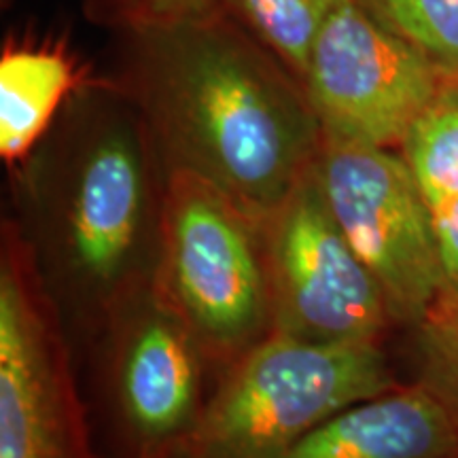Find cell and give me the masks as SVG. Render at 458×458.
Here are the masks:
<instances>
[{
    "label": "cell",
    "mask_w": 458,
    "mask_h": 458,
    "mask_svg": "<svg viewBox=\"0 0 458 458\" xmlns=\"http://www.w3.org/2000/svg\"><path fill=\"white\" fill-rule=\"evenodd\" d=\"M168 170L117 81L79 83L13 165L4 215L79 368L125 300L157 283Z\"/></svg>",
    "instance_id": "6da1fadb"
},
{
    "label": "cell",
    "mask_w": 458,
    "mask_h": 458,
    "mask_svg": "<svg viewBox=\"0 0 458 458\" xmlns=\"http://www.w3.org/2000/svg\"><path fill=\"white\" fill-rule=\"evenodd\" d=\"M114 81L170 172L266 219L317 162L323 130L300 79L223 7L130 28Z\"/></svg>",
    "instance_id": "7a4b0ae2"
},
{
    "label": "cell",
    "mask_w": 458,
    "mask_h": 458,
    "mask_svg": "<svg viewBox=\"0 0 458 458\" xmlns=\"http://www.w3.org/2000/svg\"><path fill=\"white\" fill-rule=\"evenodd\" d=\"M397 385L377 344L329 346L272 334L221 371L176 458H284L327 418Z\"/></svg>",
    "instance_id": "3957f363"
},
{
    "label": "cell",
    "mask_w": 458,
    "mask_h": 458,
    "mask_svg": "<svg viewBox=\"0 0 458 458\" xmlns=\"http://www.w3.org/2000/svg\"><path fill=\"white\" fill-rule=\"evenodd\" d=\"M157 286L219 374L276 334L263 219L187 172L168 174Z\"/></svg>",
    "instance_id": "277c9868"
},
{
    "label": "cell",
    "mask_w": 458,
    "mask_h": 458,
    "mask_svg": "<svg viewBox=\"0 0 458 458\" xmlns=\"http://www.w3.org/2000/svg\"><path fill=\"white\" fill-rule=\"evenodd\" d=\"M122 458H176L219 371L157 283L125 300L88 354Z\"/></svg>",
    "instance_id": "5b68a950"
},
{
    "label": "cell",
    "mask_w": 458,
    "mask_h": 458,
    "mask_svg": "<svg viewBox=\"0 0 458 458\" xmlns=\"http://www.w3.org/2000/svg\"><path fill=\"white\" fill-rule=\"evenodd\" d=\"M79 363L24 246L0 238V458H106L94 444Z\"/></svg>",
    "instance_id": "8992f818"
},
{
    "label": "cell",
    "mask_w": 458,
    "mask_h": 458,
    "mask_svg": "<svg viewBox=\"0 0 458 458\" xmlns=\"http://www.w3.org/2000/svg\"><path fill=\"white\" fill-rule=\"evenodd\" d=\"M314 170L397 327H414L442 293L444 276L427 202L399 148L323 136Z\"/></svg>",
    "instance_id": "52a82bcc"
},
{
    "label": "cell",
    "mask_w": 458,
    "mask_h": 458,
    "mask_svg": "<svg viewBox=\"0 0 458 458\" xmlns=\"http://www.w3.org/2000/svg\"><path fill=\"white\" fill-rule=\"evenodd\" d=\"M263 227L276 334L329 346H382L397 323L331 215L314 165Z\"/></svg>",
    "instance_id": "ba28073f"
},
{
    "label": "cell",
    "mask_w": 458,
    "mask_h": 458,
    "mask_svg": "<svg viewBox=\"0 0 458 458\" xmlns=\"http://www.w3.org/2000/svg\"><path fill=\"white\" fill-rule=\"evenodd\" d=\"M301 85L323 136L399 148L445 79L359 0H337Z\"/></svg>",
    "instance_id": "9c48e42d"
},
{
    "label": "cell",
    "mask_w": 458,
    "mask_h": 458,
    "mask_svg": "<svg viewBox=\"0 0 458 458\" xmlns=\"http://www.w3.org/2000/svg\"><path fill=\"white\" fill-rule=\"evenodd\" d=\"M284 458H458V425L416 382L357 401Z\"/></svg>",
    "instance_id": "30bf717a"
},
{
    "label": "cell",
    "mask_w": 458,
    "mask_h": 458,
    "mask_svg": "<svg viewBox=\"0 0 458 458\" xmlns=\"http://www.w3.org/2000/svg\"><path fill=\"white\" fill-rule=\"evenodd\" d=\"M79 88L62 51L11 47L0 57V157L13 168L47 134Z\"/></svg>",
    "instance_id": "8fae6325"
},
{
    "label": "cell",
    "mask_w": 458,
    "mask_h": 458,
    "mask_svg": "<svg viewBox=\"0 0 458 458\" xmlns=\"http://www.w3.org/2000/svg\"><path fill=\"white\" fill-rule=\"evenodd\" d=\"M399 153L410 165L427 206L458 196V83L445 81L411 123Z\"/></svg>",
    "instance_id": "7c38bea8"
},
{
    "label": "cell",
    "mask_w": 458,
    "mask_h": 458,
    "mask_svg": "<svg viewBox=\"0 0 458 458\" xmlns=\"http://www.w3.org/2000/svg\"><path fill=\"white\" fill-rule=\"evenodd\" d=\"M337 0H221L250 34L303 81L320 28Z\"/></svg>",
    "instance_id": "4fadbf2b"
},
{
    "label": "cell",
    "mask_w": 458,
    "mask_h": 458,
    "mask_svg": "<svg viewBox=\"0 0 458 458\" xmlns=\"http://www.w3.org/2000/svg\"><path fill=\"white\" fill-rule=\"evenodd\" d=\"M371 15L458 83V0H359Z\"/></svg>",
    "instance_id": "5bb4252c"
},
{
    "label": "cell",
    "mask_w": 458,
    "mask_h": 458,
    "mask_svg": "<svg viewBox=\"0 0 458 458\" xmlns=\"http://www.w3.org/2000/svg\"><path fill=\"white\" fill-rule=\"evenodd\" d=\"M414 380L458 425V293L442 291L414 325Z\"/></svg>",
    "instance_id": "9a60e30c"
},
{
    "label": "cell",
    "mask_w": 458,
    "mask_h": 458,
    "mask_svg": "<svg viewBox=\"0 0 458 458\" xmlns=\"http://www.w3.org/2000/svg\"><path fill=\"white\" fill-rule=\"evenodd\" d=\"M125 30L181 20L221 7V0H100Z\"/></svg>",
    "instance_id": "2e32d148"
},
{
    "label": "cell",
    "mask_w": 458,
    "mask_h": 458,
    "mask_svg": "<svg viewBox=\"0 0 458 458\" xmlns=\"http://www.w3.org/2000/svg\"><path fill=\"white\" fill-rule=\"evenodd\" d=\"M431 216L444 289L458 293V196L427 206Z\"/></svg>",
    "instance_id": "e0dca14e"
}]
</instances>
